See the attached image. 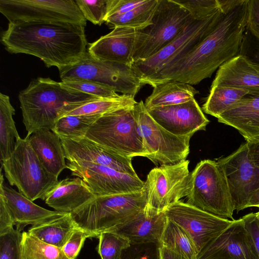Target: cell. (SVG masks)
Segmentation results:
<instances>
[{
  "mask_svg": "<svg viewBox=\"0 0 259 259\" xmlns=\"http://www.w3.org/2000/svg\"><path fill=\"white\" fill-rule=\"evenodd\" d=\"M96 197L84 181L76 177L58 181L47 193L45 201L56 211L71 213Z\"/></svg>",
  "mask_w": 259,
  "mask_h": 259,
  "instance_id": "obj_24",
  "label": "cell"
},
{
  "mask_svg": "<svg viewBox=\"0 0 259 259\" xmlns=\"http://www.w3.org/2000/svg\"><path fill=\"white\" fill-rule=\"evenodd\" d=\"M167 222L168 218L164 211L156 213L144 209L112 232L127 238L132 245L148 243L159 245Z\"/></svg>",
  "mask_w": 259,
  "mask_h": 259,
  "instance_id": "obj_23",
  "label": "cell"
},
{
  "mask_svg": "<svg viewBox=\"0 0 259 259\" xmlns=\"http://www.w3.org/2000/svg\"><path fill=\"white\" fill-rule=\"evenodd\" d=\"M245 227L251 234L259 256V224L256 213H250L242 218Z\"/></svg>",
  "mask_w": 259,
  "mask_h": 259,
  "instance_id": "obj_45",
  "label": "cell"
},
{
  "mask_svg": "<svg viewBox=\"0 0 259 259\" xmlns=\"http://www.w3.org/2000/svg\"><path fill=\"white\" fill-rule=\"evenodd\" d=\"M249 159L257 167L259 168V139L246 141Z\"/></svg>",
  "mask_w": 259,
  "mask_h": 259,
  "instance_id": "obj_48",
  "label": "cell"
},
{
  "mask_svg": "<svg viewBox=\"0 0 259 259\" xmlns=\"http://www.w3.org/2000/svg\"><path fill=\"white\" fill-rule=\"evenodd\" d=\"M248 93L247 90L228 86H212L202 109L205 113L218 118Z\"/></svg>",
  "mask_w": 259,
  "mask_h": 259,
  "instance_id": "obj_31",
  "label": "cell"
},
{
  "mask_svg": "<svg viewBox=\"0 0 259 259\" xmlns=\"http://www.w3.org/2000/svg\"><path fill=\"white\" fill-rule=\"evenodd\" d=\"M0 12L9 22L87 23L74 0H1Z\"/></svg>",
  "mask_w": 259,
  "mask_h": 259,
  "instance_id": "obj_12",
  "label": "cell"
},
{
  "mask_svg": "<svg viewBox=\"0 0 259 259\" xmlns=\"http://www.w3.org/2000/svg\"><path fill=\"white\" fill-rule=\"evenodd\" d=\"M196 259H259L252 237L242 218L211 240Z\"/></svg>",
  "mask_w": 259,
  "mask_h": 259,
  "instance_id": "obj_16",
  "label": "cell"
},
{
  "mask_svg": "<svg viewBox=\"0 0 259 259\" xmlns=\"http://www.w3.org/2000/svg\"><path fill=\"white\" fill-rule=\"evenodd\" d=\"M160 259H186L180 254L159 245Z\"/></svg>",
  "mask_w": 259,
  "mask_h": 259,
  "instance_id": "obj_49",
  "label": "cell"
},
{
  "mask_svg": "<svg viewBox=\"0 0 259 259\" xmlns=\"http://www.w3.org/2000/svg\"><path fill=\"white\" fill-rule=\"evenodd\" d=\"M78 227L70 212L31 225L28 233L39 240L62 248Z\"/></svg>",
  "mask_w": 259,
  "mask_h": 259,
  "instance_id": "obj_27",
  "label": "cell"
},
{
  "mask_svg": "<svg viewBox=\"0 0 259 259\" xmlns=\"http://www.w3.org/2000/svg\"><path fill=\"white\" fill-rule=\"evenodd\" d=\"M18 99L28 138L36 131L51 130L57 120L68 112L102 98L65 89L60 82L39 77L19 93Z\"/></svg>",
  "mask_w": 259,
  "mask_h": 259,
  "instance_id": "obj_3",
  "label": "cell"
},
{
  "mask_svg": "<svg viewBox=\"0 0 259 259\" xmlns=\"http://www.w3.org/2000/svg\"><path fill=\"white\" fill-rule=\"evenodd\" d=\"M1 41L8 52L35 56L47 67L59 70L76 64L87 54L85 26L79 24L9 22Z\"/></svg>",
  "mask_w": 259,
  "mask_h": 259,
  "instance_id": "obj_2",
  "label": "cell"
},
{
  "mask_svg": "<svg viewBox=\"0 0 259 259\" xmlns=\"http://www.w3.org/2000/svg\"><path fill=\"white\" fill-rule=\"evenodd\" d=\"M90 237H93L92 234L78 228L74 231L62 249L68 258L75 259L85 239Z\"/></svg>",
  "mask_w": 259,
  "mask_h": 259,
  "instance_id": "obj_43",
  "label": "cell"
},
{
  "mask_svg": "<svg viewBox=\"0 0 259 259\" xmlns=\"http://www.w3.org/2000/svg\"><path fill=\"white\" fill-rule=\"evenodd\" d=\"M22 234L14 228L0 235V259H23Z\"/></svg>",
  "mask_w": 259,
  "mask_h": 259,
  "instance_id": "obj_39",
  "label": "cell"
},
{
  "mask_svg": "<svg viewBox=\"0 0 259 259\" xmlns=\"http://www.w3.org/2000/svg\"><path fill=\"white\" fill-rule=\"evenodd\" d=\"M60 82L61 86L65 89L102 99L115 98L120 95L112 88L91 80L67 79L62 80Z\"/></svg>",
  "mask_w": 259,
  "mask_h": 259,
  "instance_id": "obj_37",
  "label": "cell"
},
{
  "mask_svg": "<svg viewBox=\"0 0 259 259\" xmlns=\"http://www.w3.org/2000/svg\"><path fill=\"white\" fill-rule=\"evenodd\" d=\"M147 200L144 185L137 192L96 196L71 213L79 229L98 237L102 232L113 231L143 210Z\"/></svg>",
  "mask_w": 259,
  "mask_h": 259,
  "instance_id": "obj_4",
  "label": "cell"
},
{
  "mask_svg": "<svg viewBox=\"0 0 259 259\" xmlns=\"http://www.w3.org/2000/svg\"><path fill=\"white\" fill-rule=\"evenodd\" d=\"M15 225L12 216L2 196L0 195V235L4 234Z\"/></svg>",
  "mask_w": 259,
  "mask_h": 259,
  "instance_id": "obj_46",
  "label": "cell"
},
{
  "mask_svg": "<svg viewBox=\"0 0 259 259\" xmlns=\"http://www.w3.org/2000/svg\"><path fill=\"white\" fill-rule=\"evenodd\" d=\"M188 204L225 219L235 210L227 180L217 161L205 159L190 173Z\"/></svg>",
  "mask_w": 259,
  "mask_h": 259,
  "instance_id": "obj_5",
  "label": "cell"
},
{
  "mask_svg": "<svg viewBox=\"0 0 259 259\" xmlns=\"http://www.w3.org/2000/svg\"><path fill=\"white\" fill-rule=\"evenodd\" d=\"M2 167L9 184L32 201L45 200L47 193L58 182V177L43 166L26 137L16 141L10 157L2 162Z\"/></svg>",
  "mask_w": 259,
  "mask_h": 259,
  "instance_id": "obj_6",
  "label": "cell"
},
{
  "mask_svg": "<svg viewBox=\"0 0 259 259\" xmlns=\"http://www.w3.org/2000/svg\"><path fill=\"white\" fill-rule=\"evenodd\" d=\"M220 8L212 15L202 20H194L157 53L133 64L132 67L144 85L157 72L173 65L189 53L212 31L223 17L229 0H220Z\"/></svg>",
  "mask_w": 259,
  "mask_h": 259,
  "instance_id": "obj_9",
  "label": "cell"
},
{
  "mask_svg": "<svg viewBox=\"0 0 259 259\" xmlns=\"http://www.w3.org/2000/svg\"><path fill=\"white\" fill-rule=\"evenodd\" d=\"M61 140L66 159L68 161L100 165L133 176H138L132 165V158L107 150L85 137Z\"/></svg>",
  "mask_w": 259,
  "mask_h": 259,
  "instance_id": "obj_19",
  "label": "cell"
},
{
  "mask_svg": "<svg viewBox=\"0 0 259 259\" xmlns=\"http://www.w3.org/2000/svg\"><path fill=\"white\" fill-rule=\"evenodd\" d=\"M75 2L87 20L98 25L105 22L108 0H75Z\"/></svg>",
  "mask_w": 259,
  "mask_h": 259,
  "instance_id": "obj_40",
  "label": "cell"
},
{
  "mask_svg": "<svg viewBox=\"0 0 259 259\" xmlns=\"http://www.w3.org/2000/svg\"><path fill=\"white\" fill-rule=\"evenodd\" d=\"M134 98L121 95L115 98L100 99L78 107L64 116L74 115H103L122 108L133 107L137 102Z\"/></svg>",
  "mask_w": 259,
  "mask_h": 259,
  "instance_id": "obj_34",
  "label": "cell"
},
{
  "mask_svg": "<svg viewBox=\"0 0 259 259\" xmlns=\"http://www.w3.org/2000/svg\"><path fill=\"white\" fill-rule=\"evenodd\" d=\"M137 30L116 27L109 33L90 43L88 53L93 58L132 66Z\"/></svg>",
  "mask_w": 259,
  "mask_h": 259,
  "instance_id": "obj_20",
  "label": "cell"
},
{
  "mask_svg": "<svg viewBox=\"0 0 259 259\" xmlns=\"http://www.w3.org/2000/svg\"><path fill=\"white\" fill-rule=\"evenodd\" d=\"M159 246L155 243L131 244L123 251L122 259H160Z\"/></svg>",
  "mask_w": 259,
  "mask_h": 259,
  "instance_id": "obj_42",
  "label": "cell"
},
{
  "mask_svg": "<svg viewBox=\"0 0 259 259\" xmlns=\"http://www.w3.org/2000/svg\"><path fill=\"white\" fill-rule=\"evenodd\" d=\"M22 234L23 259H69L62 248L42 242L28 232Z\"/></svg>",
  "mask_w": 259,
  "mask_h": 259,
  "instance_id": "obj_35",
  "label": "cell"
},
{
  "mask_svg": "<svg viewBox=\"0 0 259 259\" xmlns=\"http://www.w3.org/2000/svg\"><path fill=\"white\" fill-rule=\"evenodd\" d=\"M133 108H122L102 115L85 137L123 156L144 157L145 151Z\"/></svg>",
  "mask_w": 259,
  "mask_h": 259,
  "instance_id": "obj_7",
  "label": "cell"
},
{
  "mask_svg": "<svg viewBox=\"0 0 259 259\" xmlns=\"http://www.w3.org/2000/svg\"><path fill=\"white\" fill-rule=\"evenodd\" d=\"M15 110L10 97L0 93V150L1 161L9 158L20 137L17 131L13 116Z\"/></svg>",
  "mask_w": 259,
  "mask_h": 259,
  "instance_id": "obj_29",
  "label": "cell"
},
{
  "mask_svg": "<svg viewBox=\"0 0 259 259\" xmlns=\"http://www.w3.org/2000/svg\"><path fill=\"white\" fill-rule=\"evenodd\" d=\"M147 0H108L106 20L110 17L126 13L142 5Z\"/></svg>",
  "mask_w": 259,
  "mask_h": 259,
  "instance_id": "obj_44",
  "label": "cell"
},
{
  "mask_svg": "<svg viewBox=\"0 0 259 259\" xmlns=\"http://www.w3.org/2000/svg\"><path fill=\"white\" fill-rule=\"evenodd\" d=\"M133 110L145 151L144 157L160 166L186 160L191 137L176 136L165 130L151 116L142 100L135 104Z\"/></svg>",
  "mask_w": 259,
  "mask_h": 259,
  "instance_id": "obj_10",
  "label": "cell"
},
{
  "mask_svg": "<svg viewBox=\"0 0 259 259\" xmlns=\"http://www.w3.org/2000/svg\"><path fill=\"white\" fill-rule=\"evenodd\" d=\"M189 164V161L185 160L161 165L149 172L144 184L147 192L145 210L159 213L187 196L190 178Z\"/></svg>",
  "mask_w": 259,
  "mask_h": 259,
  "instance_id": "obj_13",
  "label": "cell"
},
{
  "mask_svg": "<svg viewBox=\"0 0 259 259\" xmlns=\"http://www.w3.org/2000/svg\"><path fill=\"white\" fill-rule=\"evenodd\" d=\"M186 10L194 20H204L221 7L220 0H174Z\"/></svg>",
  "mask_w": 259,
  "mask_h": 259,
  "instance_id": "obj_38",
  "label": "cell"
},
{
  "mask_svg": "<svg viewBox=\"0 0 259 259\" xmlns=\"http://www.w3.org/2000/svg\"><path fill=\"white\" fill-rule=\"evenodd\" d=\"M159 245L182 255L196 259L197 251L191 238L180 226L168 219Z\"/></svg>",
  "mask_w": 259,
  "mask_h": 259,
  "instance_id": "obj_32",
  "label": "cell"
},
{
  "mask_svg": "<svg viewBox=\"0 0 259 259\" xmlns=\"http://www.w3.org/2000/svg\"><path fill=\"white\" fill-rule=\"evenodd\" d=\"M218 85L259 91V64L238 55L218 69L211 87Z\"/></svg>",
  "mask_w": 259,
  "mask_h": 259,
  "instance_id": "obj_25",
  "label": "cell"
},
{
  "mask_svg": "<svg viewBox=\"0 0 259 259\" xmlns=\"http://www.w3.org/2000/svg\"><path fill=\"white\" fill-rule=\"evenodd\" d=\"M248 22L247 0H230L220 22L189 53L145 82L153 87L169 80L191 85L210 77L223 64L239 54Z\"/></svg>",
  "mask_w": 259,
  "mask_h": 259,
  "instance_id": "obj_1",
  "label": "cell"
},
{
  "mask_svg": "<svg viewBox=\"0 0 259 259\" xmlns=\"http://www.w3.org/2000/svg\"><path fill=\"white\" fill-rule=\"evenodd\" d=\"M259 64V31L248 21L240 47L239 54Z\"/></svg>",
  "mask_w": 259,
  "mask_h": 259,
  "instance_id": "obj_41",
  "label": "cell"
},
{
  "mask_svg": "<svg viewBox=\"0 0 259 259\" xmlns=\"http://www.w3.org/2000/svg\"><path fill=\"white\" fill-rule=\"evenodd\" d=\"M61 80H88L112 88L116 93L135 97L144 85L132 66L93 58L87 52L76 64L59 70Z\"/></svg>",
  "mask_w": 259,
  "mask_h": 259,
  "instance_id": "obj_11",
  "label": "cell"
},
{
  "mask_svg": "<svg viewBox=\"0 0 259 259\" xmlns=\"http://www.w3.org/2000/svg\"><path fill=\"white\" fill-rule=\"evenodd\" d=\"M259 207V187L252 194L247 205L248 207Z\"/></svg>",
  "mask_w": 259,
  "mask_h": 259,
  "instance_id": "obj_50",
  "label": "cell"
},
{
  "mask_svg": "<svg viewBox=\"0 0 259 259\" xmlns=\"http://www.w3.org/2000/svg\"><path fill=\"white\" fill-rule=\"evenodd\" d=\"M194 21L190 13L174 0H159L152 24L137 30L134 63L157 53Z\"/></svg>",
  "mask_w": 259,
  "mask_h": 259,
  "instance_id": "obj_8",
  "label": "cell"
},
{
  "mask_svg": "<svg viewBox=\"0 0 259 259\" xmlns=\"http://www.w3.org/2000/svg\"><path fill=\"white\" fill-rule=\"evenodd\" d=\"M72 175L80 178L96 196L141 191L145 182L138 176L122 173L111 168L84 162L67 161Z\"/></svg>",
  "mask_w": 259,
  "mask_h": 259,
  "instance_id": "obj_15",
  "label": "cell"
},
{
  "mask_svg": "<svg viewBox=\"0 0 259 259\" xmlns=\"http://www.w3.org/2000/svg\"><path fill=\"white\" fill-rule=\"evenodd\" d=\"M256 217H257L258 224H259V211L258 212H256Z\"/></svg>",
  "mask_w": 259,
  "mask_h": 259,
  "instance_id": "obj_51",
  "label": "cell"
},
{
  "mask_svg": "<svg viewBox=\"0 0 259 259\" xmlns=\"http://www.w3.org/2000/svg\"><path fill=\"white\" fill-rule=\"evenodd\" d=\"M98 237V251L101 259H122L123 251L131 245L127 238L112 231L102 232Z\"/></svg>",
  "mask_w": 259,
  "mask_h": 259,
  "instance_id": "obj_36",
  "label": "cell"
},
{
  "mask_svg": "<svg viewBox=\"0 0 259 259\" xmlns=\"http://www.w3.org/2000/svg\"><path fill=\"white\" fill-rule=\"evenodd\" d=\"M248 21L259 31V0H247Z\"/></svg>",
  "mask_w": 259,
  "mask_h": 259,
  "instance_id": "obj_47",
  "label": "cell"
},
{
  "mask_svg": "<svg viewBox=\"0 0 259 259\" xmlns=\"http://www.w3.org/2000/svg\"><path fill=\"white\" fill-rule=\"evenodd\" d=\"M102 115H67L57 120L51 131L61 139L82 138Z\"/></svg>",
  "mask_w": 259,
  "mask_h": 259,
  "instance_id": "obj_33",
  "label": "cell"
},
{
  "mask_svg": "<svg viewBox=\"0 0 259 259\" xmlns=\"http://www.w3.org/2000/svg\"><path fill=\"white\" fill-rule=\"evenodd\" d=\"M0 195L10 211L16 229L20 231L27 225H33L65 213L50 210L35 204L22 194L6 185L2 172Z\"/></svg>",
  "mask_w": 259,
  "mask_h": 259,
  "instance_id": "obj_22",
  "label": "cell"
},
{
  "mask_svg": "<svg viewBox=\"0 0 259 259\" xmlns=\"http://www.w3.org/2000/svg\"><path fill=\"white\" fill-rule=\"evenodd\" d=\"M217 118L236 129L246 141L259 139V91L248 92Z\"/></svg>",
  "mask_w": 259,
  "mask_h": 259,
  "instance_id": "obj_21",
  "label": "cell"
},
{
  "mask_svg": "<svg viewBox=\"0 0 259 259\" xmlns=\"http://www.w3.org/2000/svg\"><path fill=\"white\" fill-rule=\"evenodd\" d=\"M164 212L168 220L187 233L198 254L233 221L214 215L180 200L169 206Z\"/></svg>",
  "mask_w": 259,
  "mask_h": 259,
  "instance_id": "obj_14",
  "label": "cell"
},
{
  "mask_svg": "<svg viewBox=\"0 0 259 259\" xmlns=\"http://www.w3.org/2000/svg\"><path fill=\"white\" fill-rule=\"evenodd\" d=\"M147 110L158 124L178 136L192 137L196 132L205 130L209 122L194 98L185 103Z\"/></svg>",
  "mask_w": 259,
  "mask_h": 259,
  "instance_id": "obj_18",
  "label": "cell"
},
{
  "mask_svg": "<svg viewBox=\"0 0 259 259\" xmlns=\"http://www.w3.org/2000/svg\"><path fill=\"white\" fill-rule=\"evenodd\" d=\"M217 162L224 171L235 210L238 212L247 208L257 167L248 158L246 142Z\"/></svg>",
  "mask_w": 259,
  "mask_h": 259,
  "instance_id": "obj_17",
  "label": "cell"
},
{
  "mask_svg": "<svg viewBox=\"0 0 259 259\" xmlns=\"http://www.w3.org/2000/svg\"><path fill=\"white\" fill-rule=\"evenodd\" d=\"M158 4L159 0H147L142 5L122 15L110 17L105 22L113 28L126 27L142 30L152 24Z\"/></svg>",
  "mask_w": 259,
  "mask_h": 259,
  "instance_id": "obj_30",
  "label": "cell"
},
{
  "mask_svg": "<svg viewBox=\"0 0 259 259\" xmlns=\"http://www.w3.org/2000/svg\"><path fill=\"white\" fill-rule=\"evenodd\" d=\"M192 85L178 81L169 80L153 87L151 94L144 103L147 110L189 101L198 94Z\"/></svg>",
  "mask_w": 259,
  "mask_h": 259,
  "instance_id": "obj_28",
  "label": "cell"
},
{
  "mask_svg": "<svg viewBox=\"0 0 259 259\" xmlns=\"http://www.w3.org/2000/svg\"><path fill=\"white\" fill-rule=\"evenodd\" d=\"M28 139L45 168L52 175L58 177L60 174L67 168L61 139L49 129L36 131Z\"/></svg>",
  "mask_w": 259,
  "mask_h": 259,
  "instance_id": "obj_26",
  "label": "cell"
}]
</instances>
